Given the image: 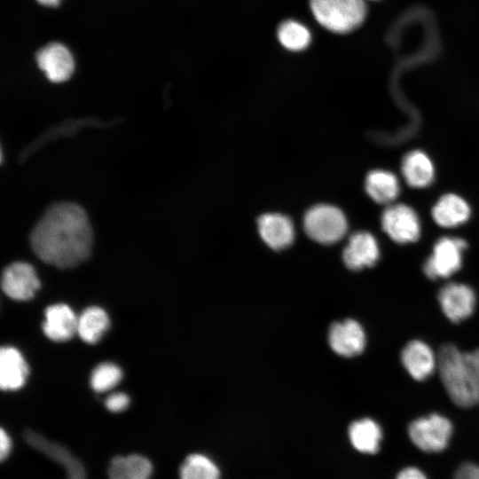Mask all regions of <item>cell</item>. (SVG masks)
<instances>
[{"label": "cell", "mask_w": 479, "mask_h": 479, "mask_svg": "<svg viewBox=\"0 0 479 479\" xmlns=\"http://www.w3.org/2000/svg\"><path fill=\"white\" fill-rule=\"evenodd\" d=\"M30 245L46 263L61 269L78 265L90 256L92 246L86 212L71 202L51 205L32 230Z\"/></svg>", "instance_id": "cell-1"}, {"label": "cell", "mask_w": 479, "mask_h": 479, "mask_svg": "<svg viewBox=\"0 0 479 479\" xmlns=\"http://www.w3.org/2000/svg\"><path fill=\"white\" fill-rule=\"evenodd\" d=\"M443 385L452 402L464 408L479 404V349L466 352L444 345L437 357Z\"/></svg>", "instance_id": "cell-2"}, {"label": "cell", "mask_w": 479, "mask_h": 479, "mask_svg": "<svg viewBox=\"0 0 479 479\" xmlns=\"http://www.w3.org/2000/svg\"><path fill=\"white\" fill-rule=\"evenodd\" d=\"M310 7L318 23L336 34L355 30L367 15L364 0H310Z\"/></svg>", "instance_id": "cell-3"}, {"label": "cell", "mask_w": 479, "mask_h": 479, "mask_svg": "<svg viewBox=\"0 0 479 479\" xmlns=\"http://www.w3.org/2000/svg\"><path fill=\"white\" fill-rule=\"evenodd\" d=\"M303 227L311 240L327 245L344 237L348 224L344 214L338 208L321 204L306 212Z\"/></svg>", "instance_id": "cell-4"}, {"label": "cell", "mask_w": 479, "mask_h": 479, "mask_svg": "<svg viewBox=\"0 0 479 479\" xmlns=\"http://www.w3.org/2000/svg\"><path fill=\"white\" fill-rule=\"evenodd\" d=\"M452 434L451 421L437 413L418 418L408 427L411 441L425 452H439L444 450Z\"/></svg>", "instance_id": "cell-5"}, {"label": "cell", "mask_w": 479, "mask_h": 479, "mask_svg": "<svg viewBox=\"0 0 479 479\" xmlns=\"http://www.w3.org/2000/svg\"><path fill=\"white\" fill-rule=\"evenodd\" d=\"M466 248L467 242L460 238L439 239L423 265L425 275L430 279L449 278L460 269Z\"/></svg>", "instance_id": "cell-6"}, {"label": "cell", "mask_w": 479, "mask_h": 479, "mask_svg": "<svg viewBox=\"0 0 479 479\" xmlns=\"http://www.w3.org/2000/svg\"><path fill=\"white\" fill-rule=\"evenodd\" d=\"M381 227L387 235L398 244L416 241L420 234V224L416 212L405 204L387 207L381 216Z\"/></svg>", "instance_id": "cell-7"}, {"label": "cell", "mask_w": 479, "mask_h": 479, "mask_svg": "<svg viewBox=\"0 0 479 479\" xmlns=\"http://www.w3.org/2000/svg\"><path fill=\"white\" fill-rule=\"evenodd\" d=\"M39 287L40 281L35 269L27 263H12L3 271L2 288L13 300H29Z\"/></svg>", "instance_id": "cell-8"}, {"label": "cell", "mask_w": 479, "mask_h": 479, "mask_svg": "<svg viewBox=\"0 0 479 479\" xmlns=\"http://www.w3.org/2000/svg\"><path fill=\"white\" fill-rule=\"evenodd\" d=\"M438 301L444 315L453 323H459L471 316L476 298L470 287L449 283L439 291Z\"/></svg>", "instance_id": "cell-9"}, {"label": "cell", "mask_w": 479, "mask_h": 479, "mask_svg": "<svg viewBox=\"0 0 479 479\" xmlns=\"http://www.w3.org/2000/svg\"><path fill=\"white\" fill-rule=\"evenodd\" d=\"M24 439L31 447L62 466L66 470L67 479H86L82 463L63 445L51 442L29 429L24 432Z\"/></svg>", "instance_id": "cell-10"}, {"label": "cell", "mask_w": 479, "mask_h": 479, "mask_svg": "<svg viewBox=\"0 0 479 479\" xmlns=\"http://www.w3.org/2000/svg\"><path fill=\"white\" fill-rule=\"evenodd\" d=\"M39 68L52 82L67 80L73 74L75 62L70 51L61 43H51L36 53Z\"/></svg>", "instance_id": "cell-11"}, {"label": "cell", "mask_w": 479, "mask_h": 479, "mask_svg": "<svg viewBox=\"0 0 479 479\" xmlns=\"http://www.w3.org/2000/svg\"><path fill=\"white\" fill-rule=\"evenodd\" d=\"M380 256L375 238L367 232H357L349 239L342 253L345 265L352 271L373 266Z\"/></svg>", "instance_id": "cell-12"}, {"label": "cell", "mask_w": 479, "mask_h": 479, "mask_svg": "<svg viewBox=\"0 0 479 479\" xmlns=\"http://www.w3.org/2000/svg\"><path fill=\"white\" fill-rule=\"evenodd\" d=\"M332 349L342 357H354L360 354L365 345V335L362 326L353 319L334 323L328 335Z\"/></svg>", "instance_id": "cell-13"}, {"label": "cell", "mask_w": 479, "mask_h": 479, "mask_svg": "<svg viewBox=\"0 0 479 479\" xmlns=\"http://www.w3.org/2000/svg\"><path fill=\"white\" fill-rule=\"evenodd\" d=\"M401 362L410 376L416 381L426 380L437 367V357L433 350L420 340L406 344L401 353Z\"/></svg>", "instance_id": "cell-14"}, {"label": "cell", "mask_w": 479, "mask_h": 479, "mask_svg": "<svg viewBox=\"0 0 479 479\" xmlns=\"http://www.w3.org/2000/svg\"><path fill=\"white\" fill-rule=\"evenodd\" d=\"M257 226L263 240L274 250L284 249L294 240L292 221L281 214L270 213L261 216L257 220Z\"/></svg>", "instance_id": "cell-15"}, {"label": "cell", "mask_w": 479, "mask_h": 479, "mask_svg": "<svg viewBox=\"0 0 479 479\" xmlns=\"http://www.w3.org/2000/svg\"><path fill=\"white\" fill-rule=\"evenodd\" d=\"M78 318L67 304L49 306L43 324L44 334L54 342H66L77 334Z\"/></svg>", "instance_id": "cell-16"}, {"label": "cell", "mask_w": 479, "mask_h": 479, "mask_svg": "<svg viewBox=\"0 0 479 479\" xmlns=\"http://www.w3.org/2000/svg\"><path fill=\"white\" fill-rule=\"evenodd\" d=\"M28 367L20 352L14 347H3L0 351V386L4 390L20 389L27 380Z\"/></svg>", "instance_id": "cell-17"}, {"label": "cell", "mask_w": 479, "mask_h": 479, "mask_svg": "<svg viewBox=\"0 0 479 479\" xmlns=\"http://www.w3.org/2000/svg\"><path fill=\"white\" fill-rule=\"evenodd\" d=\"M470 213L467 202L453 193L442 196L432 208L435 222L444 228H452L466 223Z\"/></svg>", "instance_id": "cell-18"}, {"label": "cell", "mask_w": 479, "mask_h": 479, "mask_svg": "<svg viewBox=\"0 0 479 479\" xmlns=\"http://www.w3.org/2000/svg\"><path fill=\"white\" fill-rule=\"evenodd\" d=\"M401 171L407 185L414 188L429 185L435 175L431 160L420 150L411 151L404 156Z\"/></svg>", "instance_id": "cell-19"}, {"label": "cell", "mask_w": 479, "mask_h": 479, "mask_svg": "<svg viewBox=\"0 0 479 479\" xmlns=\"http://www.w3.org/2000/svg\"><path fill=\"white\" fill-rule=\"evenodd\" d=\"M152 472L151 461L139 454L114 457L107 471L109 479H150Z\"/></svg>", "instance_id": "cell-20"}, {"label": "cell", "mask_w": 479, "mask_h": 479, "mask_svg": "<svg viewBox=\"0 0 479 479\" xmlns=\"http://www.w3.org/2000/svg\"><path fill=\"white\" fill-rule=\"evenodd\" d=\"M367 194L375 202L388 204L393 201L399 193V183L390 171L375 169L370 171L365 182Z\"/></svg>", "instance_id": "cell-21"}, {"label": "cell", "mask_w": 479, "mask_h": 479, "mask_svg": "<svg viewBox=\"0 0 479 479\" xmlns=\"http://www.w3.org/2000/svg\"><path fill=\"white\" fill-rule=\"evenodd\" d=\"M349 436L355 449L363 453H376L382 438L381 427L372 419H362L352 422Z\"/></svg>", "instance_id": "cell-22"}, {"label": "cell", "mask_w": 479, "mask_h": 479, "mask_svg": "<svg viewBox=\"0 0 479 479\" xmlns=\"http://www.w3.org/2000/svg\"><path fill=\"white\" fill-rule=\"evenodd\" d=\"M108 327V316L99 307L87 308L78 317L77 334L85 342L93 344L98 342Z\"/></svg>", "instance_id": "cell-23"}, {"label": "cell", "mask_w": 479, "mask_h": 479, "mask_svg": "<svg viewBox=\"0 0 479 479\" xmlns=\"http://www.w3.org/2000/svg\"><path fill=\"white\" fill-rule=\"evenodd\" d=\"M280 44L287 50L299 51L305 50L311 42V33L302 23L287 20L280 23L277 30Z\"/></svg>", "instance_id": "cell-24"}, {"label": "cell", "mask_w": 479, "mask_h": 479, "mask_svg": "<svg viewBox=\"0 0 479 479\" xmlns=\"http://www.w3.org/2000/svg\"><path fill=\"white\" fill-rule=\"evenodd\" d=\"M180 479H220L216 464L207 456L194 453L185 458L179 469Z\"/></svg>", "instance_id": "cell-25"}, {"label": "cell", "mask_w": 479, "mask_h": 479, "mask_svg": "<svg viewBox=\"0 0 479 479\" xmlns=\"http://www.w3.org/2000/svg\"><path fill=\"white\" fill-rule=\"evenodd\" d=\"M122 376V370L112 363L98 365L92 372L90 384L97 392H105L115 387Z\"/></svg>", "instance_id": "cell-26"}, {"label": "cell", "mask_w": 479, "mask_h": 479, "mask_svg": "<svg viewBox=\"0 0 479 479\" xmlns=\"http://www.w3.org/2000/svg\"><path fill=\"white\" fill-rule=\"evenodd\" d=\"M106 407L113 412L124 411L130 404V398L124 393H114L110 395L106 402Z\"/></svg>", "instance_id": "cell-27"}, {"label": "cell", "mask_w": 479, "mask_h": 479, "mask_svg": "<svg viewBox=\"0 0 479 479\" xmlns=\"http://www.w3.org/2000/svg\"><path fill=\"white\" fill-rule=\"evenodd\" d=\"M453 479H479V466L464 463L455 471Z\"/></svg>", "instance_id": "cell-28"}, {"label": "cell", "mask_w": 479, "mask_h": 479, "mask_svg": "<svg viewBox=\"0 0 479 479\" xmlns=\"http://www.w3.org/2000/svg\"><path fill=\"white\" fill-rule=\"evenodd\" d=\"M396 479H427V476L420 469L408 467L402 469Z\"/></svg>", "instance_id": "cell-29"}, {"label": "cell", "mask_w": 479, "mask_h": 479, "mask_svg": "<svg viewBox=\"0 0 479 479\" xmlns=\"http://www.w3.org/2000/svg\"><path fill=\"white\" fill-rule=\"evenodd\" d=\"M12 449V441L8 434L2 428L0 432V459L4 460Z\"/></svg>", "instance_id": "cell-30"}, {"label": "cell", "mask_w": 479, "mask_h": 479, "mask_svg": "<svg viewBox=\"0 0 479 479\" xmlns=\"http://www.w3.org/2000/svg\"><path fill=\"white\" fill-rule=\"evenodd\" d=\"M37 2L45 6H57L60 0H37Z\"/></svg>", "instance_id": "cell-31"}, {"label": "cell", "mask_w": 479, "mask_h": 479, "mask_svg": "<svg viewBox=\"0 0 479 479\" xmlns=\"http://www.w3.org/2000/svg\"><path fill=\"white\" fill-rule=\"evenodd\" d=\"M364 1H365V0H364ZM373 1H374V0H373Z\"/></svg>", "instance_id": "cell-32"}]
</instances>
